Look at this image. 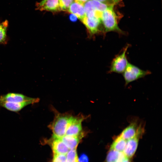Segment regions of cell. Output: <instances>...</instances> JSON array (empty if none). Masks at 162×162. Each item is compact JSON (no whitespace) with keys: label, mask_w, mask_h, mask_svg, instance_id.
I'll list each match as a JSON object with an SVG mask.
<instances>
[{"label":"cell","mask_w":162,"mask_h":162,"mask_svg":"<svg viewBox=\"0 0 162 162\" xmlns=\"http://www.w3.org/2000/svg\"><path fill=\"white\" fill-rule=\"evenodd\" d=\"M54 119L49 127L52 132L53 137L61 138L65 135L66 131L72 116L56 112Z\"/></svg>","instance_id":"cell-1"},{"label":"cell","mask_w":162,"mask_h":162,"mask_svg":"<svg viewBox=\"0 0 162 162\" xmlns=\"http://www.w3.org/2000/svg\"><path fill=\"white\" fill-rule=\"evenodd\" d=\"M82 137L65 135L61 138L70 149H76Z\"/></svg>","instance_id":"cell-16"},{"label":"cell","mask_w":162,"mask_h":162,"mask_svg":"<svg viewBox=\"0 0 162 162\" xmlns=\"http://www.w3.org/2000/svg\"><path fill=\"white\" fill-rule=\"evenodd\" d=\"M74 0H59L61 10L68 11V8Z\"/></svg>","instance_id":"cell-20"},{"label":"cell","mask_w":162,"mask_h":162,"mask_svg":"<svg viewBox=\"0 0 162 162\" xmlns=\"http://www.w3.org/2000/svg\"><path fill=\"white\" fill-rule=\"evenodd\" d=\"M36 8L40 11L52 12L61 11L59 0H42L36 4Z\"/></svg>","instance_id":"cell-9"},{"label":"cell","mask_w":162,"mask_h":162,"mask_svg":"<svg viewBox=\"0 0 162 162\" xmlns=\"http://www.w3.org/2000/svg\"><path fill=\"white\" fill-rule=\"evenodd\" d=\"M83 6L87 17L89 18H96L101 20L103 12L96 8L92 0H88Z\"/></svg>","instance_id":"cell-12"},{"label":"cell","mask_w":162,"mask_h":162,"mask_svg":"<svg viewBox=\"0 0 162 162\" xmlns=\"http://www.w3.org/2000/svg\"><path fill=\"white\" fill-rule=\"evenodd\" d=\"M68 11L75 15L81 20L86 16L83 5L75 2L71 4Z\"/></svg>","instance_id":"cell-14"},{"label":"cell","mask_w":162,"mask_h":162,"mask_svg":"<svg viewBox=\"0 0 162 162\" xmlns=\"http://www.w3.org/2000/svg\"><path fill=\"white\" fill-rule=\"evenodd\" d=\"M87 29L90 36L92 37L102 32L100 27L101 20L96 18H89L86 16L81 20Z\"/></svg>","instance_id":"cell-7"},{"label":"cell","mask_w":162,"mask_h":162,"mask_svg":"<svg viewBox=\"0 0 162 162\" xmlns=\"http://www.w3.org/2000/svg\"><path fill=\"white\" fill-rule=\"evenodd\" d=\"M77 17L74 14H71L69 16V19L72 22H75L77 20Z\"/></svg>","instance_id":"cell-24"},{"label":"cell","mask_w":162,"mask_h":162,"mask_svg":"<svg viewBox=\"0 0 162 162\" xmlns=\"http://www.w3.org/2000/svg\"><path fill=\"white\" fill-rule=\"evenodd\" d=\"M76 149H70L66 155V162H78Z\"/></svg>","instance_id":"cell-19"},{"label":"cell","mask_w":162,"mask_h":162,"mask_svg":"<svg viewBox=\"0 0 162 162\" xmlns=\"http://www.w3.org/2000/svg\"><path fill=\"white\" fill-rule=\"evenodd\" d=\"M88 0H74L75 2L84 5L85 3Z\"/></svg>","instance_id":"cell-25"},{"label":"cell","mask_w":162,"mask_h":162,"mask_svg":"<svg viewBox=\"0 0 162 162\" xmlns=\"http://www.w3.org/2000/svg\"><path fill=\"white\" fill-rule=\"evenodd\" d=\"M151 74V72L149 70H142L130 63H128L122 73L126 85Z\"/></svg>","instance_id":"cell-4"},{"label":"cell","mask_w":162,"mask_h":162,"mask_svg":"<svg viewBox=\"0 0 162 162\" xmlns=\"http://www.w3.org/2000/svg\"><path fill=\"white\" fill-rule=\"evenodd\" d=\"M127 141L119 135L114 140L110 146V149L123 152L125 148Z\"/></svg>","instance_id":"cell-17"},{"label":"cell","mask_w":162,"mask_h":162,"mask_svg":"<svg viewBox=\"0 0 162 162\" xmlns=\"http://www.w3.org/2000/svg\"><path fill=\"white\" fill-rule=\"evenodd\" d=\"M143 130L140 125L138 126L136 122H132L123 130L120 136L127 140L136 136H141Z\"/></svg>","instance_id":"cell-8"},{"label":"cell","mask_w":162,"mask_h":162,"mask_svg":"<svg viewBox=\"0 0 162 162\" xmlns=\"http://www.w3.org/2000/svg\"><path fill=\"white\" fill-rule=\"evenodd\" d=\"M39 100L38 98H31L21 94L15 93H9L0 97V102H8L20 103L28 101L34 104L39 102Z\"/></svg>","instance_id":"cell-6"},{"label":"cell","mask_w":162,"mask_h":162,"mask_svg":"<svg viewBox=\"0 0 162 162\" xmlns=\"http://www.w3.org/2000/svg\"><path fill=\"white\" fill-rule=\"evenodd\" d=\"M140 137L136 136L127 140L123 151V153L127 158H131L135 154L138 147L139 140Z\"/></svg>","instance_id":"cell-11"},{"label":"cell","mask_w":162,"mask_h":162,"mask_svg":"<svg viewBox=\"0 0 162 162\" xmlns=\"http://www.w3.org/2000/svg\"><path fill=\"white\" fill-rule=\"evenodd\" d=\"M8 26V22L7 20L0 23V44L7 43V31Z\"/></svg>","instance_id":"cell-18"},{"label":"cell","mask_w":162,"mask_h":162,"mask_svg":"<svg viewBox=\"0 0 162 162\" xmlns=\"http://www.w3.org/2000/svg\"><path fill=\"white\" fill-rule=\"evenodd\" d=\"M127 158L123 152L110 149L105 162H121Z\"/></svg>","instance_id":"cell-15"},{"label":"cell","mask_w":162,"mask_h":162,"mask_svg":"<svg viewBox=\"0 0 162 162\" xmlns=\"http://www.w3.org/2000/svg\"><path fill=\"white\" fill-rule=\"evenodd\" d=\"M114 5H110L103 12L101 22L103 26L104 33L115 32L120 34L125 33L119 27L117 16L114 10Z\"/></svg>","instance_id":"cell-2"},{"label":"cell","mask_w":162,"mask_h":162,"mask_svg":"<svg viewBox=\"0 0 162 162\" xmlns=\"http://www.w3.org/2000/svg\"><path fill=\"white\" fill-rule=\"evenodd\" d=\"M66 155L53 154V157L52 162H66Z\"/></svg>","instance_id":"cell-21"},{"label":"cell","mask_w":162,"mask_h":162,"mask_svg":"<svg viewBox=\"0 0 162 162\" xmlns=\"http://www.w3.org/2000/svg\"><path fill=\"white\" fill-rule=\"evenodd\" d=\"M78 160V162H88L89 161L88 156L84 154L81 155Z\"/></svg>","instance_id":"cell-23"},{"label":"cell","mask_w":162,"mask_h":162,"mask_svg":"<svg viewBox=\"0 0 162 162\" xmlns=\"http://www.w3.org/2000/svg\"><path fill=\"white\" fill-rule=\"evenodd\" d=\"M47 142L50 145L53 154L66 155L70 150L61 138L52 136Z\"/></svg>","instance_id":"cell-10"},{"label":"cell","mask_w":162,"mask_h":162,"mask_svg":"<svg viewBox=\"0 0 162 162\" xmlns=\"http://www.w3.org/2000/svg\"><path fill=\"white\" fill-rule=\"evenodd\" d=\"M33 104L31 102H25L16 103L8 102H0V106L10 111L18 112L21 110L26 106Z\"/></svg>","instance_id":"cell-13"},{"label":"cell","mask_w":162,"mask_h":162,"mask_svg":"<svg viewBox=\"0 0 162 162\" xmlns=\"http://www.w3.org/2000/svg\"><path fill=\"white\" fill-rule=\"evenodd\" d=\"M121 162H130V161L129 158H127L125 159Z\"/></svg>","instance_id":"cell-26"},{"label":"cell","mask_w":162,"mask_h":162,"mask_svg":"<svg viewBox=\"0 0 162 162\" xmlns=\"http://www.w3.org/2000/svg\"><path fill=\"white\" fill-rule=\"evenodd\" d=\"M108 5H115L118 3L120 0H96Z\"/></svg>","instance_id":"cell-22"},{"label":"cell","mask_w":162,"mask_h":162,"mask_svg":"<svg viewBox=\"0 0 162 162\" xmlns=\"http://www.w3.org/2000/svg\"><path fill=\"white\" fill-rule=\"evenodd\" d=\"M130 46L129 44H127L121 52L113 58L110 64L109 73L121 74L124 72L129 63L126 54Z\"/></svg>","instance_id":"cell-3"},{"label":"cell","mask_w":162,"mask_h":162,"mask_svg":"<svg viewBox=\"0 0 162 162\" xmlns=\"http://www.w3.org/2000/svg\"><path fill=\"white\" fill-rule=\"evenodd\" d=\"M86 117L82 115L72 116L68 124L65 135L82 137V122Z\"/></svg>","instance_id":"cell-5"}]
</instances>
